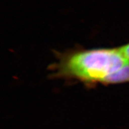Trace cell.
<instances>
[{
  "label": "cell",
  "instance_id": "cell-1",
  "mask_svg": "<svg viewBox=\"0 0 129 129\" xmlns=\"http://www.w3.org/2000/svg\"><path fill=\"white\" fill-rule=\"evenodd\" d=\"M128 64L120 48L77 51L60 58L54 68V75L89 85L121 84L120 74Z\"/></svg>",
  "mask_w": 129,
  "mask_h": 129
},
{
  "label": "cell",
  "instance_id": "cell-2",
  "mask_svg": "<svg viewBox=\"0 0 129 129\" xmlns=\"http://www.w3.org/2000/svg\"><path fill=\"white\" fill-rule=\"evenodd\" d=\"M120 50L124 56L129 61V43L120 47Z\"/></svg>",
  "mask_w": 129,
  "mask_h": 129
}]
</instances>
